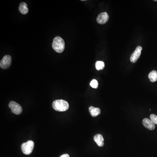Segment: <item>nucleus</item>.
<instances>
[{"instance_id":"16","label":"nucleus","mask_w":157,"mask_h":157,"mask_svg":"<svg viewBox=\"0 0 157 157\" xmlns=\"http://www.w3.org/2000/svg\"><path fill=\"white\" fill-rule=\"evenodd\" d=\"M60 157H69V155L68 154H63V155H61V156H60Z\"/></svg>"},{"instance_id":"15","label":"nucleus","mask_w":157,"mask_h":157,"mask_svg":"<svg viewBox=\"0 0 157 157\" xmlns=\"http://www.w3.org/2000/svg\"><path fill=\"white\" fill-rule=\"evenodd\" d=\"M150 119L155 124H157V116L152 114L150 116Z\"/></svg>"},{"instance_id":"8","label":"nucleus","mask_w":157,"mask_h":157,"mask_svg":"<svg viewBox=\"0 0 157 157\" xmlns=\"http://www.w3.org/2000/svg\"><path fill=\"white\" fill-rule=\"evenodd\" d=\"M144 127L150 130H153L155 128V124L148 118L144 119L142 121Z\"/></svg>"},{"instance_id":"13","label":"nucleus","mask_w":157,"mask_h":157,"mask_svg":"<svg viewBox=\"0 0 157 157\" xmlns=\"http://www.w3.org/2000/svg\"><path fill=\"white\" fill-rule=\"evenodd\" d=\"M96 68L97 70L104 69L105 67L104 63L103 61H98L96 63Z\"/></svg>"},{"instance_id":"6","label":"nucleus","mask_w":157,"mask_h":157,"mask_svg":"<svg viewBox=\"0 0 157 157\" xmlns=\"http://www.w3.org/2000/svg\"><path fill=\"white\" fill-rule=\"evenodd\" d=\"M142 48L140 46H138L134 52L131 55L130 58V62L132 63H135L137 62L138 59L139 58L141 55V51Z\"/></svg>"},{"instance_id":"14","label":"nucleus","mask_w":157,"mask_h":157,"mask_svg":"<svg viewBox=\"0 0 157 157\" xmlns=\"http://www.w3.org/2000/svg\"><path fill=\"white\" fill-rule=\"evenodd\" d=\"M90 85L92 88L97 89L98 86V81L96 80H93L91 81Z\"/></svg>"},{"instance_id":"10","label":"nucleus","mask_w":157,"mask_h":157,"mask_svg":"<svg viewBox=\"0 0 157 157\" xmlns=\"http://www.w3.org/2000/svg\"><path fill=\"white\" fill-rule=\"evenodd\" d=\"M89 110L91 115L93 117L97 116L100 114V110L99 108H96L93 106H91L89 107Z\"/></svg>"},{"instance_id":"3","label":"nucleus","mask_w":157,"mask_h":157,"mask_svg":"<svg viewBox=\"0 0 157 157\" xmlns=\"http://www.w3.org/2000/svg\"><path fill=\"white\" fill-rule=\"evenodd\" d=\"M34 147V142L32 140H29L21 145V151L26 155H29L33 152Z\"/></svg>"},{"instance_id":"5","label":"nucleus","mask_w":157,"mask_h":157,"mask_svg":"<svg viewBox=\"0 0 157 157\" xmlns=\"http://www.w3.org/2000/svg\"><path fill=\"white\" fill-rule=\"evenodd\" d=\"M12 59L11 57L9 55H6L5 56L1 59L0 62V67L3 69H7L9 68L11 64Z\"/></svg>"},{"instance_id":"7","label":"nucleus","mask_w":157,"mask_h":157,"mask_svg":"<svg viewBox=\"0 0 157 157\" xmlns=\"http://www.w3.org/2000/svg\"><path fill=\"white\" fill-rule=\"evenodd\" d=\"M109 18V15L106 12H102L98 15L96 21L99 24H104L107 22Z\"/></svg>"},{"instance_id":"4","label":"nucleus","mask_w":157,"mask_h":157,"mask_svg":"<svg viewBox=\"0 0 157 157\" xmlns=\"http://www.w3.org/2000/svg\"><path fill=\"white\" fill-rule=\"evenodd\" d=\"M9 106L11 109V112L15 114H20L22 113V107L15 102L11 101L9 104Z\"/></svg>"},{"instance_id":"1","label":"nucleus","mask_w":157,"mask_h":157,"mask_svg":"<svg viewBox=\"0 0 157 157\" xmlns=\"http://www.w3.org/2000/svg\"><path fill=\"white\" fill-rule=\"evenodd\" d=\"M65 42L62 38L57 36L54 39L52 47L56 52L59 53H63L65 49Z\"/></svg>"},{"instance_id":"11","label":"nucleus","mask_w":157,"mask_h":157,"mask_svg":"<svg viewBox=\"0 0 157 157\" xmlns=\"http://www.w3.org/2000/svg\"><path fill=\"white\" fill-rule=\"evenodd\" d=\"M19 11L23 15H26L29 12V9L26 3L22 2L19 7Z\"/></svg>"},{"instance_id":"17","label":"nucleus","mask_w":157,"mask_h":157,"mask_svg":"<svg viewBox=\"0 0 157 157\" xmlns=\"http://www.w3.org/2000/svg\"><path fill=\"white\" fill-rule=\"evenodd\" d=\"M154 1H157V0H154Z\"/></svg>"},{"instance_id":"12","label":"nucleus","mask_w":157,"mask_h":157,"mask_svg":"<svg viewBox=\"0 0 157 157\" xmlns=\"http://www.w3.org/2000/svg\"><path fill=\"white\" fill-rule=\"evenodd\" d=\"M148 78L152 82H155L157 81V71L153 70L148 74Z\"/></svg>"},{"instance_id":"9","label":"nucleus","mask_w":157,"mask_h":157,"mask_svg":"<svg viewBox=\"0 0 157 157\" xmlns=\"http://www.w3.org/2000/svg\"><path fill=\"white\" fill-rule=\"evenodd\" d=\"M93 140L99 147H103L104 145V138L101 134H96L93 137Z\"/></svg>"},{"instance_id":"2","label":"nucleus","mask_w":157,"mask_h":157,"mask_svg":"<svg viewBox=\"0 0 157 157\" xmlns=\"http://www.w3.org/2000/svg\"><path fill=\"white\" fill-rule=\"evenodd\" d=\"M53 108L55 110L59 112L67 111L69 108V104L67 101L63 100H57L53 102Z\"/></svg>"}]
</instances>
